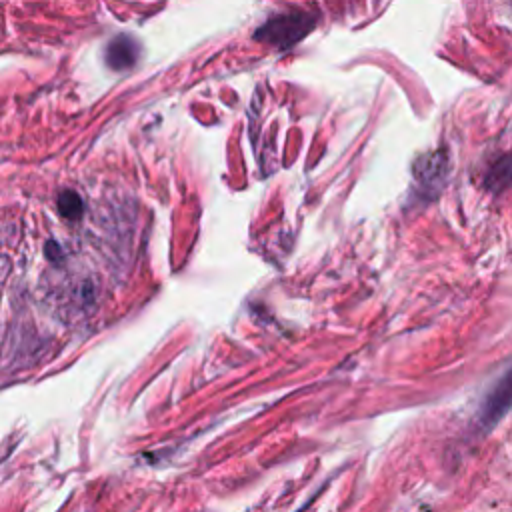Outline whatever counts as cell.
I'll return each mask as SVG.
<instances>
[{"label": "cell", "mask_w": 512, "mask_h": 512, "mask_svg": "<svg viewBox=\"0 0 512 512\" xmlns=\"http://www.w3.org/2000/svg\"><path fill=\"white\" fill-rule=\"evenodd\" d=\"M138 58V46L130 36H116L106 46V62L114 70L130 68Z\"/></svg>", "instance_id": "2"}, {"label": "cell", "mask_w": 512, "mask_h": 512, "mask_svg": "<svg viewBox=\"0 0 512 512\" xmlns=\"http://www.w3.org/2000/svg\"><path fill=\"white\" fill-rule=\"evenodd\" d=\"M58 210L64 218H78L82 214V200L76 192L64 190L58 196Z\"/></svg>", "instance_id": "3"}, {"label": "cell", "mask_w": 512, "mask_h": 512, "mask_svg": "<svg viewBox=\"0 0 512 512\" xmlns=\"http://www.w3.org/2000/svg\"><path fill=\"white\" fill-rule=\"evenodd\" d=\"M508 180H510V162H508V156H504L502 158V166H494V170L490 172L488 184L492 188L496 184V190H500V188H504L508 184Z\"/></svg>", "instance_id": "4"}, {"label": "cell", "mask_w": 512, "mask_h": 512, "mask_svg": "<svg viewBox=\"0 0 512 512\" xmlns=\"http://www.w3.org/2000/svg\"><path fill=\"white\" fill-rule=\"evenodd\" d=\"M314 26V18L306 12H286L276 14L264 22L260 30L254 32V38L268 42L276 48H288L304 38Z\"/></svg>", "instance_id": "1"}]
</instances>
